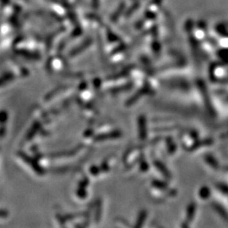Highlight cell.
<instances>
[{"mask_svg": "<svg viewBox=\"0 0 228 228\" xmlns=\"http://www.w3.org/2000/svg\"><path fill=\"white\" fill-rule=\"evenodd\" d=\"M144 117L143 116H141L139 119V135H140L141 139H144L145 136H146V134H145V128H144Z\"/></svg>", "mask_w": 228, "mask_h": 228, "instance_id": "cell-1", "label": "cell"}]
</instances>
